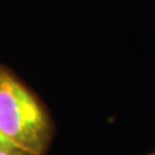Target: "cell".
Listing matches in <instances>:
<instances>
[{
  "instance_id": "cell-4",
  "label": "cell",
  "mask_w": 155,
  "mask_h": 155,
  "mask_svg": "<svg viewBox=\"0 0 155 155\" xmlns=\"http://www.w3.org/2000/svg\"><path fill=\"white\" fill-rule=\"evenodd\" d=\"M0 74H2V71H0Z\"/></svg>"
},
{
  "instance_id": "cell-2",
  "label": "cell",
  "mask_w": 155,
  "mask_h": 155,
  "mask_svg": "<svg viewBox=\"0 0 155 155\" xmlns=\"http://www.w3.org/2000/svg\"><path fill=\"white\" fill-rule=\"evenodd\" d=\"M0 155H31V154L25 151V150H22V149L14 147V149H3V150H0Z\"/></svg>"
},
{
  "instance_id": "cell-1",
  "label": "cell",
  "mask_w": 155,
  "mask_h": 155,
  "mask_svg": "<svg viewBox=\"0 0 155 155\" xmlns=\"http://www.w3.org/2000/svg\"><path fill=\"white\" fill-rule=\"evenodd\" d=\"M0 130L17 147L41 155L51 136L45 113L13 76L0 74Z\"/></svg>"
},
{
  "instance_id": "cell-3",
  "label": "cell",
  "mask_w": 155,
  "mask_h": 155,
  "mask_svg": "<svg viewBox=\"0 0 155 155\" xmlns=\"http://www.w3.org/2000/svg\"><path fill=\"white\" fill-rule=\"evenodd\" d=\"M14 147H17V146L7 137V136H4L2 133V130H0V150H3V149H14Z\"/></svg>"
}]
</instances>
